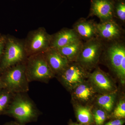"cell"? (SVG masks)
<instances>
[{"instance_id": "6da1fadb", "label": "cell", "mask_w": 125, "mask_h": 125, "mask_svg": "<svg viewBox=\"0 0 125 125\" xmlns=\"http://www.w3.org/2000/svg\"><path fill=\"white\" fill-rule=\"evenodd\" d=\"M41 114L33 101L27 93L15 94L4 115L13 117L21 125L36 122Z\"/></svg>"}, {"instance_id": "7a4b0ae2", "label": "cell", "mask_w": 125, "mask_h": 125, "mask_svg": "<svg viewBox=\"0 0 125 125\" xmlns=\"http://www.w3.org/2000/svg\"><path fill=\"white\" fill-rule=\"evenodd\" d=\"M25 62L10 67L0 74V80L5 88L13 93H27L29 91Z\"/></svg>"}, {"instance_id": "3957f363", "label": "cell", "mask_w": 125, "mask_h": 125, "mask_svg": "<svg viewBox=\"0 0 125 125\" xmlns=\"http://www.w3.org/2000/svg\"><path fill=\"white\" fill-rule=\"evenodd\" d=\"M25 69L29 83L33 81L47 83L54 76L43 52L28 57L25 62Z\"/></svg>"}, {"instance_id": "277c9868", "label": "cell", "mask_w": 125, "mask_h": 125, "mask_svg": "<svg viewBox=\"0 0 125 125\" xmlns=\"http://www.w3.org/2000/svg\"><path fill=\"white\" fill-rule=\"evenodd\" d=\"M28 57L24 45L15 39L8 38L0 61V74L10 67L25 62Z\"/></svg>"}, {"instance_id": "5b68a950", "label": "cell", "mask_w": 125, "mask_h": 125, "mask_svg": "<svg viewBox=\"0 0 125 125\" xmlns=\"http://www.w3.org/2000/svg\"><path fill=\"white\" fill-rule=\"evenodd\" d=\"M51 39L42 28L30 33L24 45L27 56L46 51L50 48Z\"/></svg>"}, {"instance_id": "8992f818", "label": "cell", "mask_w": 125, "mask_h": 125, "mask_svg": "<svg viewBox=\"0 0 125 125\" xmlns=\"http://www.w3.org/2000/svg\"><path fill=\"white\" fill-rule=\"evenodd\" d=\"M107 55L113 69L124 82L125 77V48L120 43H116L108 48Z\"/></svg>"}, {"instance_id": "52a82bcc", "label": "cell", "mask_w": 125, "mask_h": 125, "mask_svg": "<svg viewBox=\"0 0 125 125\" xmlns=\"http://www.w3.org/2000/svg\"><path fill=\"white\" fill-rule=\"evenodd\" d=\"M102 48V44L98 40H89L83 45L77 59L83 66L92 67L98 60Z\"/></svg>"}, {"instance_id": "ba28073f", "label": "cell", "mask_w": 125, "mask_h": 125, "mask_svg": "<svg viewBox=\"0 0 125 125\" xmlns=\"http://www.w3.org/2000/svg\"><path fill=\"white\" fill-rule=\"evenodd\" d=\"M62 83L70 89H74L83 83L86 76L83 69L77 64L69 65L64 70L58 75Z\"/></svg>"}, {"instance_id": "9c48e42d", "label": "cell", "mask_w": 125, "mask_h": 125, "mask_svg": "<svg viewBox=\"0 0 125 125\" xmlns=\"http://www.w3.org/2000/svg\"><path fill=\"white\" fill-rule=\"evenodd\" d=\"M45 59L54 75L60 73L69 65V61L56 49L50 48L43 52Z\"/></svg>"}, {"instance_id": "30bf717a", "label": "cell", "mask_w": 125, "mask_h": 125, "mask_svg": "<svg viewBox=\"0 0 125 125\" xmlns=\"http://www.w3.org/2000/svg\"><path fill=\"white\" fill-rule=\"evenodd\" d=\"M114 7L112 0H92V13L104 21L110 20L112 18Z\"/></svg>"}, {"instance_id": "8fae6325", "label": "cell", "mask_w": 125, "mask_h": 125, "mask_svg": "<svg viewBox=\"0 0 125 125\" xmlns=\"http://www.w3.org/2000/svg\"><path fill=\"white\" fill-rule=\"evenodd\" d=\"M79 39L78 34L73 30H64L52 38L50 48L57 49Z\"/></svg>"}, {"instance_id": "7c38bea8", "label": "cell", "mask_w": 125, "mask_h": 125, "mask_svg": "<svg viewBox=\"0 0 125 125\" xmlns=\"http://www.w3.org/2000/svg\"><path fill=\"white\" fill-rule=\"evenodd\" d=\"M91 81L97 88L103 92H112L115 87L112 81L104 72L96 70L90 75Z\"/></svg>"}, {"instance_id": "4fadbf2b", "label": "cell", "mask_w": 125, "mask_h": 125, "mask_svg": "<svg viewBox=\"0 0 125 125\" xmlns=\"http://www.w3.org/2000/svg\"><path fill=\"white\" fill-rule=\"evenodd\" d=\"M97 32L103 38L111 40L118 37L120 33L117 25L111 20L104 21L96 25Z\"/></svg>"}, {"instance_id": "5bb4252c", "label": "cell", "mask_w": 125, "mask_h": 125, "mask_svg": "<svg viewBox=\"0 0 125 125\" xmlns=\"http://www.w3.org/2000/svg\"><path fill=\"white\" fill-rule=\"evenodd\" d=\"M83 45L79 39L56 50L68 61H73L78 58Z\"/></svg>"}, {"instance_id": "9a60e30c", "label": "cell", "mask_w": 125, "mask_h": 125, "mask_svg": "<svg viewBox=\"0 0 125 125\" xmlns=\"http://www.w3.org/2000/svg\"><path fill=\"white\" fill-rule=\"evenodd\" d=\"M77 33L84 39H93L97 32L96 26L91 22L81 21L77 23L75 26Z\"/></svg>"}, {"instance_id": "2e32d148", "label": "cell", "mask_w": 125, "mask_h": 125, "mask_svg": "<svg viewBox=\"0 0 125 125\" xmlns=\"http://www.w3.org/2000/svg\"><path fill=\"white\" fill-rule=\"evenodd\" d=\"M75 88V97L81 101H88L93 97L94 93V89L92 87L83 83L76 86Z\"/></svg>"}, {"instance_id": "e0dca14e", "label": "cell", "mask_w": 125, "mask_h": 125, "mask_svg": "<svg viewBox=\"0 0 125 125\" xmlns=\"http://www.w3.org/2000/svg\"><path fill=\"white\" fill-rule=\"evenodd\" d=\"M14 94L5 88L0 91V115H4Z\"/></svg>"}, {"instance_id": "ac0fdd59", "label": "cell", "mask_w": 125, "mask_h": 125, "mask_svg": "<svg viewBox=\"0 0 125 125\" xmlns=\"http://www.w3.org/2000/svg\"><path fill=\"white\" fill-rule=\"evenodd\" d=\"M76 116L78 121L81 124L88 125L93 121L92 112L89 108L79 107L76 110Z\"/></svg>"}, {"instance_id": "d6986e66", "label": "cell", "mask_w": 125, "mask_h": 125, "mask_svg": "<svg viewBox=\"0 0 125 125\" xmlns=\"http://www.w3.org/2000/svg\"><path fill=\"white\" fill-rule=\"evenodd\" d=\"M98 104L106 111H112L114 103V96L112 94H105L100 96L98 99Z\"/></svg>"}, {"instance_id": "ffe728a7", "label": "cell", "mask_w": 125, "mask_h": 125, "mask_svg": "<svg viewBox=\"0 0 125 125\" xmlns=\"http://www.w3.org/2000/svg\"><path fill=\"white\" fill-rule=\"evenodd\" d=\"M115 118L121 119L125 117V103L123 101H120L113 112Z\"/></svg>"}, {"instance_id": "44dd1931", "label": "cell", "mask_w": 125, "mask_h": 125, "mask_svg": "<svg viewBox=\"0 0 125 125\" xmlns=\"http://www.w3.org/2000/svg\"><path fill=\"white\" fill-rule=\"evenodd\" d=\"M116 13L118 18L122 21L125 20V4L123 1L117 3L115 7Z\"/></svg>"}, {"instance_id": "7402d4cb", "label": "cell", "mask_w": 125, "mask_h": 125, "mask_svg": "<svg viewBox=\"0 0 125 125\" xmlns=\"http://www.w3.org/2000/svg\"><path fill=\"white\" fill-rule=\"evenodd\" d=\"M94 121L97 125H102L106 118V115L105 112L101 109H98L94 112Z\"/></svg>"}, {"instance_id": "603a6c76", "label": "cell", "mask_w": 125, "mask_h": 125, "mask_svg": "<svg viewBox=\"0 0 125 125\" xmlns=\"http://www.w3.org/2000/svg\"><path fill=\"white\" fill-rule=\"evenodd\" d=\"M6 40L3 37H0V61L1 59L5 45Z\"/></svg>"}, {"instance_id": "cb8c5ba5", "label": "cell", "mask_w": 125, "mask_h": 125, "mask_svg": "<svg viewBox=\"0 0 125 125\" xmlns=\"http://www.w3.org/2000/svg\"><path fill=\"white\" fill-rule=\"evenodd\" d=\"M125 121L122 119H117L114 120L110 121L106 123L105 125H123Z\"/></svg>"}, {"instance_id": "d4e9b609", "label": "cell", "mask_w": 125, "mask_h": 125, "mask_svg": "<svg viewBox=\"0 0 125 125\" xmlns=\"http://www.w3.org/2000/svg\"><path fill=\"white\" fill-rule=\"evenodd\" d=\"M4 125H21L16 121H11L5 123Z\"/></svg>"}, {"instance_id": "484cf974", "label": "cell", "mask_w": 125, "mask_h": 125, "mask_svg": "<svg viewBox=\"0 0 125 125\" xmlns=\"http://www.w3.org/2000/svg\"><path fill=\"white\" fill-rule=\"evenodd\" d=\"M4 88V85H3L1 81L0 80V91Z\"/></svg>"}, {"instance_id": "4316f807", "label": "cell", "mask_w": 125, "mask_h": 125, "mask_svg": "<svg viewBox=\"0 0 125 125\" xmlns=\"http://www.w3.org/2000/svg\"><path fill=\"white\" fill-rule=\"evenodd\" d=\"M71 125H80V124H76V123H73V124H71Z\"/></svg>"}]
</instances>
